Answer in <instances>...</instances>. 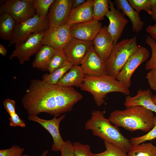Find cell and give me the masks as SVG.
Listing matches in <instances>:
<instances>
[{
	"mask_svg": "<svg viewBox=\"0 0 156 156\" xmlns=\"http://www.w3.org/2000/svg\"><path fill=\"white\" fill-rule=\"evenodd\" d=\"M73 87L49 84L43 80L32 79L23 96L21 103L29 115L45 113L58 117L71 111L83 98Z\"/></svg>",
	"mask_w": 156,
	"mask_h": 156,
	"instance_id": "obj_1",
	"label": "cell"
},
{
	"mask_svg": "<svg viewBox=\"0 0 156 156\" xmlns=\"http://www.w3.org/2000/svg\"><path fill=\"white\" fill-rule=\"evenodd\" d=\"M153 112L141 105H134L124 110L111 112L109 120L114 126L131 132L140 130L148 132L155 126Z\"/></svg>",
	"mask_w": 156,
	"mask_h": 156,
	"instance_id": "obj_2",
	"label": "cell"
},
{
	"mask_svg": "<svg viewBox=\"0 0 156 156\" xmlns=\"http://www.w3.org/2000/svg\"><path fill=\"white\" fill-rule=\"evenodd\" d=\"M111 123L109 119L105 118L103 112L93 110L85 127L86 130L92 131L94 135L111 142L128 153L133 146L130 140L122 134L118 127Z\"/></svg>",
	"mask_w": 156,
	"mask_h": 156,
	"instance_id": "obj_3",
	"label": "cell"
},
{
	"mask_svg": "<svg viewBox=\"0 0 156 156\" xmlns=\"http://www.w3.org/2000/svg\"><path fill=\"white\" fill-rule=\"evenodd\" d=\"M79 88L82 91L90 93L98 107L104 103V99L109 93L119 92L127 95L130 94L129 89L116 78L108 75L97 77L85 75Z\"/></svg>",
	"mask_w": 156,
	"mask_h": 156,
	"instance_id": "obj_4",
	"label": "cell"
},
{
	"mask_svg": "<svg viewBox=\"0 0 156 156\" xmlns=\"http://www.w3.org/2000/svg\"><path fill=\"white\" fill-rule=\"evenodd\" d=\"M138 46L136 36L124 39L114 45L105 62L107 75L116 79L130 56Z\"/></svg>",
	"mask_w": 156,
	"mask_h": 156,
	"instance_id": "obj_5",
	"label": "cell"
},
{
	"mask_svg": "<svg viewBox=\"0 0 156 156\" xmlns=\"http://www.w3.org/2000/svg\"><path fill=\"white\" fill-rule=\"evenodd\" d=\"M46 31L32 34L16 43L15 49L9 56L10 59L17 57L21 64L29 60L31 56L36 54L43 46L42 40Z\"/></svg>",
	"mask_w": 156,
	"mask_h": 156,
	"instance_id": "obj_6",
	"label": "cell"
},
{
	"mask_svg": "<svg viewBox=\"0 0 156 156\" xmlns=\"http://www.w3.org/2000/svg\"><path fill=\"white\" fill-rule=\"evenodd\" d=\"M50 27L48 16L43 18L36 15L25 21L16 23L13 36L8 46H12L32 34L46 31Z\"/></svg>",
	"mask_w": 156,
	"mask_h": 156,
	"instance_id": "obj_7",
	"label": "cell"
},
{
	"mask_svg": "<svg viewBox=\"0 0 156 156\" xmlns=\"http://www.w3.org/2000/svg\"><path fill=\"white\" fill-rule=\"evenodd\" d=\"M34 0H7L0 6V14L6 13L12 16L16 24L20 23L36 15Z\"/></svg>",
	"mask_w": 156,
	"mask_h": 156,
	"instance_id": "obj_8",
	"label": "cell"
},
{
	"mask_svg": "<svg viewBox=\"0 0 156 156\" xmlns=\"http://www.w3.org/2000/svg\"><path fill=\"white\" fill-rule=\"evenodd\" d=\"M148 50L145 47L138 45L137 49L130 56L116 78L126 88L131 85V78L135 70L149 57Z\"/></svg>",
	"mask_w": 156,
	"mask_h": 156,
	"instance_id": "obj_9",
	"label": "cell"
},
{
	"mask_svg": "<svg viewBox=\"0 0 156 156\" xmlns=\"http://www.w3.org/2000/svg\"><path fill=\"white\" fill-rule=\"evenodd\" d=\"M70 25H64L50 27L45 32L42 44L49 45L56 50L63 49L72 38L70 30Z\"/></svg>",
	"mask_w": 156,
	"mask_h": 156,
	"instance_id": "obj_10",
	"label": "cell"
},
{
	"mask_svg": "<svg viewBox=\"0 0 156 156\" xmlns=\"http://www.w3.org/2000/svg\"><path fill=\"white\" fill-rule=\"evenodd\" d=\"M65 116L66 114H64L58 117L54 116L51 119L46 120L41 118L37 115H29L27 118L29 120L38 123L49 132L53 139L51 150L57 152L60 151L64 142L60 135V125Z\"/></svg>",
	"mask_w": 156,
	"mask_h": 156,
	"instance_id": "obj_11",
	"label": "cell"
},
{
	"mask_svg": "<svg viewBox=\"0 0 156 156\" xmlns=\"http://www.w3.org/2000/svg\"><path fill=\"white\" fill-rule=\"evenodd\" d=\"M93 45V41L82 40L72 37L63 50L68 61L73 66L79 65Z\"/></svg>",
	"mask_w": 156,
	"mask_h": 156,
	"instance_id": "obj_12",
	"label": "cell"
},
{
	"mask_svg": "<svg viewBox=\"0 0 156 156\" xmlns=\"http://www.w3.org/2000/svg\"><path fill=\"white\" fill-rule=\"evenodd\" d=\"M108 3L110 10L105 16L109 21L107 29L112 37L114 45L118 42L129 21L121 11L115 8L113 1L109 0Z\"/></svg>",
	"mask_w": 156,
	"mask_h": 156,
	"instance_id": "obj_13",
	"label": "cell"
},
{
	"mask_svg": "<svg viewBox=\"0 0 156 156\" xmlns=\"http://www.w3.org/2000/svg\"><path fill=\"white\" fill-rule=\"evenodd\" d=\"M73 0H55L49 11L48 18L50 27L66 24L72 9Z\"/></svg>",
	"mask_w": 156,
	"mask_h": 156,
	"instance_id": "obj_14",
	"label": "cell"
},
{
	"mask_svg": "<svg viewBox=\"0 0 156 156\" xmlns=\"http://www.w3.org/2000/svg\"><path fill=\"white\" fill-rule=\"evenodd\" d=\"M81 65L85 76L97 77L107 75L105 62L96 53L93 45L90 48Z\"/></svg>",
	"mask_w": 156,
	"mask_h": 156,
	"instance_id": "obj_15",
	"label": "cell"
},
{
	"mask_svg": "<svg viewBox=\"0 0 156 156\" xmlns=\"http://www.w3.org/2000/svg\"><path fill=\"white\" fill-rule=\"evenodd\" d=\"M102 24L93 19L86 22L70 25L72 37L79 40L93 41L102 27Z\"/></svg>",
	"mask_w": 156,
	"mask_h": 156,
	"instance_id": "obj_16",
	"label": "cell"
},
{
	"mask_svg": "<svg viewBox=\"0 0 156 156\" xmlns=\"http://www.w3.org/2000/svg\"><path fill=\"white\" fill-rule=\"evenodd\" d=\"M93 41L95 51L101 59L105 62L114 46L112 37L109 32L106 25L102 27Z\"/></svg>",
	"mask_w": 156,
	"mask_h": 156,
	"instance_id": "obj_17",
	"label": "cell"
},
{
	"mask_svg": "<svg viewBox=\"0 0 156 156\" xmlns=\"http://www.w3.org/2000/svg\"><path fill=\"white\" fill-rule=\"evenodd\" d=\"M93 0H87L70 11L66 24L70 25L93 19Z\"/></svg>",
	"mask_w": 156,
	"mask_h": 156,
	"instance_id": "obj_18",
	"label": "cell"
},
{
	"mask_svg": "<svg viewBox=\"0 0 156 156\" xmlns=\"http://www.w3.org/2000/svg\"><path fill=\"white\" fill-rule=\"evenodd\" d=\"M153 95L150 89L143 90L140 89L135 96L128 95L126 97L124 106L127 107L134 105H141L156 113V105L151 99Z\"/></svg>",
	"mask_w": 156,
	"mask_h": 156,
	"instance_id": "obj_19",
	"label": "cell"
},
{
	"mask_svg": "<svg viewBox=\"0 0 156 156\" xmlns=\"http://www.w3.org/2000/svg\"><path fill=\"white\" fill-rule=\"evenodd\" d=\"M114 2L116 9L129 18L133 31L136 33L140 32L143 27L144 23L141 20L139 14L131 7L127 0H114Z\"/></svg>",
	"mask_w": 156,
	"mask_h": 156,
	"instance_id": "obj_20",
	"label": "cell"
},
{
	"mask_svg": "<svg viewBox=\"0 0 156 156\" xmlns=\"http://www.w3.org/2000/svg\"><path fill=\"white\" fill-rule=\"evenodd\" d=\"M60 79L57 84L65 87H79L83 83L85 75L83 69L79 65L73 66Z\"/></svg>",
	"mask_w": 156,
	"mask_h": 156,
	"instance_id": "obj_21",
	"label": "cell"
},
{
	"mask_svg": "<svg viewBox=\"0 0 156 156\" xmlns=\"http://www.w3.org/2000/svg\"><path fill=\"white\" fill-rule=\"evenodd\" d=\"M56 50L47 45H43L36 54L32 65L43 71H47L48 65Z\"/></svg>",
	"mask_w": 156,
	"mask_h": 156,
	"instance_id": "obj_22",
	"label": "cell"
},
{
	"mask_svg": "<svg viewBox=\"0 0 156 156\" xmlns=\"http://www.w3.org/2000/svg\"><path fill=\"white\" fill-rule=\"evenodd\" d=\"M16 25L13 18L6 13L0 15V37L5 40L10 41L13 36Z\"/></svg>",
	"mask_w": 156,
	"mask_h": 156,
	"instance_id": "obj_23",
	"label": "cell"
},
{
	"mask_svg": "<svg viewBox=\"0 0 156 156\" xmlns=\"http://www.w3.org/2000/svg\"><path fill=\"white\" fill-rule=\"evenodd\" d=\"M128 156H156V146L151 143H142L133 146Z\"/></svg>",
	"mask_w": 156,
	"mask_h": 156,
	"instance_id": "obj_24",
	"label": "cell"
},
{
	"mask_svg": "<svg viewBox=\"0 0 156 156\" xmlns=\"http://www.w3.org/2000/svg\"><path fill=\"white\" fill-rule=\"evenodd\" d=\"M73 66L68 61L51 73L44 75L42 80L51 84H56Z\"/></svg>",
	"mask_w": 156,
	"mask_h": 156,
	"instance_id": "obj_25",
	"label": "cell"
},
{
	"mask_svg": "<svg viewBox=\"0 0 156 156\" xmlns=\"http://www.w3.org/2000/svg\"><path fill=\"white\" fill-rule=\"evenodd\" d=\"M109 0H93V19L103 20L109 10Z\"/></svg>",
	"mask_w": 156,
	"mask_h": 156,
	"instance_id": "obj_26",
	"label": "cell"
},
{
	"mask_svg": "<svg viewBox=\"0 0 156 156\" xmlns=\"http://www.w3.org/2000/svg\"><path fill=\"white\" fill-rule=\"evenodd\" d=\"M104 142L106 149L98 153H93L94 156H128L127 153L113 143L106 140Z\"/></svg>",
	"mask_w": 156,
	"mask_h": 156,
	"instance_id": "obj_27",
	"label": "cell"
},
{
	"mask_svg": "<svg viewBox=\"0 0 156 156\" xmlns=\"http://www.w3.org/2000/svg\"><path fill=\"white\" fill-rule=\"evenodd\" d=\"M68 61L65 54L61 49L56 50L48 67L49 73H51Z\"/></svg>",
	"mask_w": 156,
	"mask_h": 156,
	"instance_id": "obj_28",
	"label": "cell"
},
{
	"mask_svg": "<svg viewBox=\"0 0 156 156\" xmlns=\"http://www.w3.org/2000/svg\"><path fill=\"white\" fill-rule=\"evenodd\" d=\"M54 0H34L33 4L36 15L43 18L47 17L49 8Z\"/></svg>",
	"mask_w": 156,
	"mask_h": 156,
	"instance_id": "obj_29",
	"label": "cell"
},
{
	"mask_svg": "<svg viewBox=\"0 0 156 156\" xmlns=\"http://www.w3.org/2000/svg\"><path fill=\"white\" fill-rule=\"evenodd\" d=\"M153 120L154 127L146 134L140 136L131 138L130 140L131 144L134 146L146 141L152 140L156 138V115L154 116Z\"/></svg>",
	"mask_w": 156,
	"mask_h": 156,
	"instance_id": "obj_30",
	"label": "cell"
},
{
	"mask_svg": "<svg viewBox=\"0 0 156 156\" xmlns=\"http://www.w3.org/2000/svg\"><path fill=\"white\" fill-rule=\"evenodd\" d=\"M145 41L151 48L152 51L151 58L145 65V69L148 70L156 67V41L149 35H147Z\"/></svg>",
	"mask_w": 156,
	"mask_h": 156,
	"instance_id": "obj_31",
	"label": "cell"
},
{
	"mask_svg": "<svg viewBox=\"0 0 156 156\" xmlns=\"http://www.w3.org/2000/svg\"><path fill=\"white\" fill-rule=\"evenodd\" d=\"M131 7L138 14L142 10L146 11L151 15V0H128Z\"/></svg>",
	"mask_w": 156,
	"mask_h": 156,
	"instance_id": "obj_32",
	"label": "cell"
},
{
	"mask_svg": "<svg viewBox=\"0 0 156 156\" xmlns=\"http://www.w3.org/2000/svg\"><path fill=\"white\" fill-rule=\"evenodd\" d=\"M73 150L75 156H94L88 144H83L79 142L73 143Z\"/></svg>",
	"mask_w": 156,
	"mask_h": 156,
	"instance_id": "obj_33",
	"label": "cell"
},
{
	"mask_svg": "<svg viewBox=\"0 0 156 156\" xmlns=\"http://www.w3.org/2000/svg\"><path fill=\"white\" fill-rule=\"evenodd\" d=\"M25 150L23 148L14 145L9 148L0 150V156H20Z\"/></svg>",
	"mask_w": 156,
	"mask_h": 156,
	"instance_id": "obj_34",
	"label": "cell"
},
{
	"mask_svg": "<svg viewBox=\"0 0 156 156\" xmlns=\"http://www.w3.org/2000/svg\"><path fill=\"white\" fill-rule=\"evenodd\" d=\"M60 152L61 156H75L73 152V143L69 140L64 141Z\"/></svg>",
	"mask_w": 156,
	"mask_h": 156,
	"instance_id": "obj_35",
	"label": "cell"
},
{
	"mask_svg": "<svg viewBox=\"0 0 156 156\" xmlns=\"http://www.w3.org/2000/svg\"><path fill=\"white\" fill-rule=\"evenodd\" d=\"M3 105L10 116L16 113V102L13 100L6 98L3 101Z\"/></svg>",
	"mask_w": 156,
	"mask_h": 156,
	"instance_id": "obj_36",
	"label": "cell"
},
{
	"mask_svg": "<svg viewBox=\"0 0 156 156\" xmlns=\"http://www.w3.org/2000/svg\"><path fill=\"white\" fill-rule=\"evenodd\" d=\"M9 125L12 127H20L25 128L26 127L25 122L22 120L16 113L10 116Z\"/></svg>",
	"mask_w": 156,
	"mask_h": 156,
	"instance_id": "obj_37",
	"label": "cell"
},
{
	"mask_svg": "<svg viewBox=\"0 0 156 156\" xmlns=\"http://www.w3.org/2000/svg\"><path fill=\"white\" fill-rule=\"evenodd\" d=\"M146 77L151 89L156 91V67L150 70Z\"/></svg>",
	"mask_w": 156,
	"mask_h": 156,
	"instance_id": "obj_38",
	"label": "cell"
},
{
	"mask_svg": "<svg viewBox=\"0 0 156 156\" xmlns=\"http://www.w3.org/2000/svg\"><path fill=\"white\" fill-rule=\"evenodd\" d=\"M146 32L156 41V23L153 25H148L146 28Z\"/></svg>",
	"mask_w": 156,
	"mask_h": 156,
	"instance_id": "obj_39",
	"label": "cell"
},
{
	"mask_svg": "<svg viewBox=\"0 0 156 156\" xmlns=\"http://www.w3.org/2000/svg\"><path fill=\"white\" fill-rule=\"evenodd\" d=\"M85 0H73L72 9L76 8L86 1Z\"/></svg>",
	"mask_w": 156,
	"mask_h": 156,
	"instance_id": "obj_40",
	"label": "cell"
},
{
	"mask_svg": "<svg viewBox=\"0 0 156 156\" xmlns=\"http://www.w3.org/2000/svg\"><path fill=\"white\" fill-rule=\"evenodd\" d=\"M7 50L1 44H0V53L4 57L6 54Z\"/></svg>",
	"mask_w": 156,
	"mask_h": 156,
	"instance_id": "obj_41",
	"label": "cell"
},
{
	"mask_svg": "<svg viewBox=\"0 0 156 156\" xmlns=\"http://www.w3.org/2000/svg\"><path fill=\"white\" fill-rule=\"evenodd\" d=\"M152 13L151 15L153 20L156 21V6L152 11Z\"/></svg>",
	"mask_w": 156,
	"mask_h": 156,
	"instance_id": "obj_42",
	"label": "cell"
},
{
	"mask_svg": "<svg viewBox=\"0 0 156 156\" xmlns=\"http://www.w3.org/2000/svg\"><path fill=\"white\" fill-rule=\"evenodd\" d=\"M151 99L153 103L156 105V94L153 95L151 97Z\"/></svg>",
	"mask_w": 156,
	"mask_h": 156,
	"instance_id": "obj_43",
	"label": "cell"
},
{
	"mask_svg": "<svg viewBox=\"0 0 156 156\" xmlns=\"http://www.w3.org/2000/svg\"><path fill=\"white\" fill-rule=\"evenodd\" d=\"M49 153L48 151L46 149L42 153L41 156H46Z\"/></svg>",
	"mask_w": 156,
	"mask_h": 156,
	"instance_id": "obj_44",
	"label": "cell"
},
{
	"mask_svg": "<svg viewBox=\"0 0 156 156\" xmlns=\"http://www.w3.org/2000/svg\"><path fill=\"white\" fill-rule=\"evenodd\" d=\"M20 156H30L28 154L22 155Z\"/></svg>",
	"mask_w": 156,
	"mask_h": 156,
	"instance_id": "obj_45",
	"label": "cell"
}]
</instances>
